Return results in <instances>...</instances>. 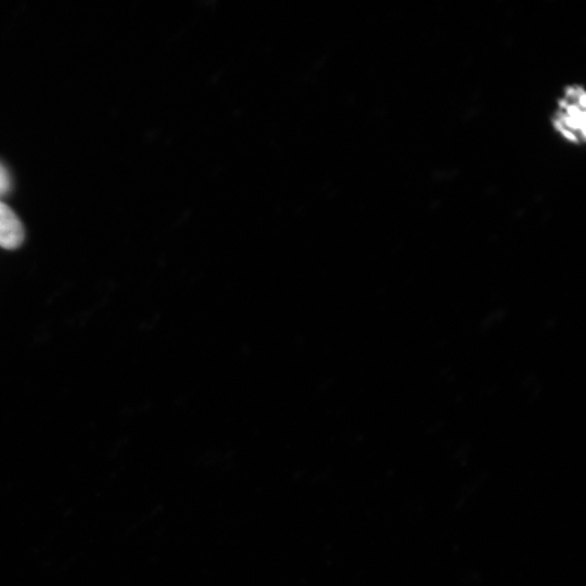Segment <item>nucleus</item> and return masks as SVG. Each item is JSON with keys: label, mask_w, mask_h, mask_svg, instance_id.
Listing matches in <instances>:
<instances>
[{"label": "nucleus", "mask_w": 586, "mask_h": 586, "mask_svg": "<svg viewBox=\"0 0 586 586\" xmlns=\"http://www.w3.org/2000/svg\"><path fill=\"white\" fill-rule=\"evenodd\" d=\"M550 126L566 143L574 146L585 143L586 91L583 85L571 82L562 88L550 115Z\"/></svg>", "instance_id": "obj_1"}, {"label": "nucleus", "mask_w": 586, "mask_h": 586, "mask_svg": "<svg viewBox=\"0 0 586 586\" xmlns=\"http://www.w3.org/2000/svg\"><path fill=\"white\" fill-rule=\"evenodd\" d=\"M24 240V229L15 213L0 202V246L7 250L18 247Z\"/></svg>", "instance_id": "obj_2"}, {"label": "nucleus", "mask_w": 586, "mask_h": 586, "mask_svg": "<svg viewBox=\"0 0 586 586\" xmlns=\"http://www.w3.org/2000/svg\"><path fill=\"white\" fill-rule=\"evenodd\" d=\"M10 180L4 167L0 164V195L9 189Z\"/></svg>", "instance_id": "obj_3"}]
</instances>
